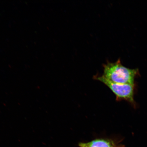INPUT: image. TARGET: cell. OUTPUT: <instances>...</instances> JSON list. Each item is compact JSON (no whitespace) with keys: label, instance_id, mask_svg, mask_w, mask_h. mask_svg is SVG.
Returning a JSON list of instances; mask_svg holds the SVG:
<instances>
[{"label":"cell","instance_id":"6da1fadb","mask_svg":"<svg viewBox=\"0 0 147 147\" xmlns=\"http://www.w3.org/2000/svg\"><path fill=\"white\" fill-rule=\"evenodd\" d=\"M102 76L107 80L115 83L134 85V80L138 73L137 69L124 67L119 60L114 63L108 62L104 64Z\"/></svg>","mask_w":147,"mask_h":147},{"label":"cell","instance_id":"7a4b0ae2","mask_svg":"<svg viewBox=\"0 0 147 147\" xmlns=\"http://www.w3.org/2000/svg\"><path fill=\"white\" fill-rule=\"evenodd\" d=\"M95 79L104 83L111 90L117 101L125 100L134 104V86L130 84L115 83L107 80L103 76H95Z\"/></svg>","mask_w":147,"mask_h":147},{"label":"cell","instance_id":"3957f363","mask_svg":"<svg viewBox=\"0 0 147 147\" xmlns=\"http://www.w3.org/2000/svg\"><path fill=\"white\" fill-rule=\"evenodd\" d=\"M80 147H117L114 142L110 140L97 139L87 143H80Z\"/></svg>","mask_w":147,"mask_h":147}]
</instances>
